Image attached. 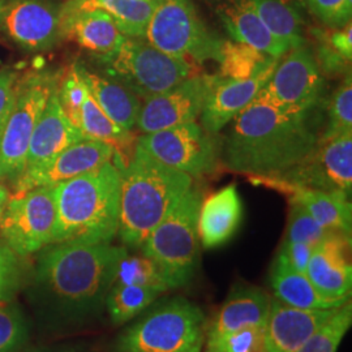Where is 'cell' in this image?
I'll list each match as a JSON object with an SVG mask.
<instances>
[{
    "label": "cell",
    "instance_id": "cell-1",
    "mask_svg": "<svg viewBox=\"0 0 352 352\" xmlns=\"http://www.w3.org/2000/svg\"><path fill=\"white\" fill-rule=\"evenodd\" d=\"M234 120L226 164L241 174L285 175L302 164L318 142L308 113L278 106L261 93Z\"/></svg>",
    "mask_w": 352,
    "mask_h": 352
},
{
    "label": "cell",
    "instance_id": "cell-2",
    "mask_svg": "<svg viewBox=\"0 0 352 352\" xmlns=\"http://www.w3.org/2000/svg\"><path fill=\"white\" fill-rule=\"evenodd\" d=\"M34 283L41 302L56 315L81 320L100 312L126 248L111 243H56L41 250Z\"/></svg>",
    "mask_w": 352,
    "mask_h": 352
},
{
    "label": "cell",
    "instance_id": "cell-3",
    "mask_svg": "<svg viewBox=\"0 0 352 352\" xmlns=\"http://www.w3.org/2000/svg\"><path fill=\"white\" fill-rule=\"evenodd\" d=\"M120 168L118 234L126 247L141 248L151 231L192 188L193 177L155 161L136 145Z\"/></svg>",
    "mask_w": 352,
    "mask_h": 352
},
{
    "label": "cell",
    "instance_id": "cell-4",
    "mask_svg": "<svg viewBox=\"0 0 352 352\" xmlns=\"http://www.w3.org/2000/svg\"><path fill=\"white\" fill-rule=\"evenodd\" d=\"M56 222L51 244L111 243L119 230L120 168L107 162L54 187Z\"/></svg>",
    "mask_w": 352,
    "mask_h": 352
},
{
    "label": "cell",
    "instance_id": "cell-5",
    "mask_svg": "<svg viewBox=\"0 0 352 352\" xmlns=\"http://www.w3.org/2000/svg\"><path fill=\"white\" fill-rule=\"evenodd\" d=\"M206 331L201 308L179 296L155 305L126 327L115 352H202Z\"/></svg>",
    "mask_w": 352,
    "mask_h": 352
},
{
    "label": "cell",
    "instance_id": "cell-6",
    "mask_svg": "<svg viewBox=\"0 0 352 352\" xmlns=\"http://www.w3.org/2000/svg\"><path fill=\"white\" fill-rule=\"evenodd\" d=\"M202 196L189 189L141 245L142 254L161 272L168 289L188 285L199 263V212Z\"/></svg>",
    "mask_w": 352,
    "mask_h": 352
},
{
    "label": "cell",
    "instance_id": "cell-7",
    "mask_svg": "<svg viewBox=\"0 0 352 352\" xmlns=\"http://www.w3.org/2000/svg\"><path fill=\"white\" fill-rule=\"evenodd\" d=\"M60 76L47 68L29 69L17 77L11 111L0 135L4 176L14 184L25 170L26 154L39 118Z\"/></svg>",
    "mask_w": 352,
    "mask_h": 352
},
{
    "label": "cell",
    "instance_id": "cell-8",
    "mask_svg": "<svg viewBox=\"0 0 352 352\" xmlns=\"http://www.w3.org/2000/svg\"><path fill=\"white\" fill-rule=\"evenodd\" d=\"M104 60L111 78L144 101L196 75L193 62L171 56L145 38L126 37L118 51Z\"/></svg>",
    "mask_w": 352,
    "mask_h": 352
},
{
    "label": "cell",
    "instance_id": "cell-9",
    "mask_svg": "<svg viewBox=\"0 0 352 352\" xmlns=\"http://www.w3.org/2000/svg\"><path fill=\"white\" fill-rule=\"evenodd\" d=\"M145 39L171 56L200 64L219 62L223 43L202 24L189 0H157Z\"/></svg>",
    "mask_w": 352,
    "mask_h": 352
},
{
    "label": "cell",
    "instance_id": "cell-10",
    "mask_svg": "<svg viewBox=\"0 0 352 352\" xmlns=\"http://www.w3.org/2000/svg\"><path fill=\"white\" fill-rule=\"evenodd\" d=\"M56 222L54 187H37L11 195L0 221L1 241L26 257L50 245Z\"/></svg>",
    "mask_w": 352,
    "mask_h": 352
},
{
    "label": "cell",
    "instance_id": "cell-11",
    "mask_svg": "<svg viewBox=\"0 0 352 352\" xmlns=\"http://www.w3.org/2000/svg\"><path fill=\"white\" fill-rule=\"evenodd\" d=\"M138 145L155 161L192 177L212 173L219 155L218 141L197 122L142 135Z\"/></svg>",
    "mask_w": 352,
    "mask_h": 352
},
{
    "label": "cell",
    "instance_id": "cell-12",
    "mask_svg": "<svg viewBox=\"0 0 352 352\" xmlns=\"http://www.w3.org/2000/svg\"><path fill=\"white\" fill-rule=\"evenodd\" d=\"M278 62L261 94L278 106L308 113L321 100L324 75L305 45L291 49Z\"/></svg>",
    "mask_w": 352,
    "mask_h": 352
},
{
    "label": "cell",
    "instance_id": "cell-13",
    "mask_svg": "<svg viewBox=\"0 0 352 352\" xmlns=\"http://www.w3.org/2000/svg\"><path fill=\"white\" fill-rule=\"evenodd\" d=\"M60 6L55 0H0V32L24 50H51L62 39Z\"/></svg>",
    "mask_w": 352,
    "mask_h": 352
},
{
    "label": "cell",
    "instance_id": "cell-14",
    "mask_svg": "<svg viewBox=\"0 0 352 352\" xmlns=\"http://www.w3.org/2000/svg\"><path fill=\"white\" fill-rule=\"evenodd\" d=\"M215 76H190L174 88L141 104L136 126L142 135L196 122L201 115Z\"/></svg>",
    "mask_w": 352,
    "mask_h": 352
},
{
    "label": "cell",
    "instance_id": "cell-15",
    "mask_svg": "<svg viewBox=\"0 0 352 352\" xmlns=\"http://www.w3.org/2000/svg\"><path fill=\"white\" fill-rule=\"evenodd\" d=\"M291 184L351 193L352 133L318 139L314 151L285 175ZM279 177V179H280ZM285 180V179H282Z\"/></svg>",
    "mask_w": 352,
    "mask_h": 352
},
{
    "label": "cell",
    "instance_id": "cell-16",
    "mask_svg": "<svg viewBox=\"0 0 352 352\" xmlns=\"http://www.w3.org/2000/svg\"><path fill=\"white\" fill-rule=\"evenodd\" d=\"M116 151L113 145L98 140L82 139L56 155L46 167L23 175L14 184L12 195L37 187H55L77 176L88 174L107 162Z\"/></svg>",
    "mask_w": 352,
    "mask_h": 352
},
{
    "label": "cell",
    "instance_id": "cell-17",
    "mask_svg": "<svg viewBox=\"0 0 352 352\" xmlns=\"http://www.w3.org/2000/svg\"><path fill=\"white\" fill-rule=\"evenodd\" d=\"M350 235L336 232L316 245L305 276L317 292L330 302L344 304L350 300L352 266Z\"/></svg>",
    "mask_w": 352,
    "mask_h": 352
},
{
    "label": "cell",
    "instance_id": "cell-18",
    "mask_svg": "<svg viewBox=\"0 0 352 352\" xmlns=\"http://www.w3.org/2000/svg\"><path fill=\"white\" fill-rule=\"evenodd\" d=\"M60 36L103 58L113 55L126 39L109 13L85 7L80 0L60 6Z\"/></svg>",
    "mask_w": 352,
    "mask_h": 352
},
{
    "label": "cell",
    "instance_id": "cell-19",
    "mask_svg": "<svg viewBox=\"0 0 352 352\" xmlns=\"http://www.w3.org/2000/svg\"><path fill=\"white\" fill-rule=\"evenodd\" d=\"M279 59L248 78L232 80L215 76L202 109V126L215 135L235 119L264 88Z\"/></svg>",
    "mask_w": 352,
    "mask_h": 352
},
{
    "label": "cell",
    "instance_id": "cell-20",
    "mask_svg": "<svg viewBox=\"0 0 352 352\" xmlns=\"http://www.w3.org/2000/svg\"><path fill=\"white\" fill-rule=\"evenodd\" d=\"M336 309H300L272 299L265 325V351H299Z\"/></svg>",
    "mask_w": 352,
    "mask_h": 352
},
{
    "label": "cell",
    "instance_id": "cell-21",
    "mask_svg": "<svg viewBox=\"0 0 352 352\" xmlns=\"http://www.w3.org/2000/svg\"><path fill=\"white\" fill-rule=\"evenodd\" d=\"M82 139L85 138L80 129L65 116L55 89L32 135L23 175L46 167L56 155Z\"/></svg>",
    "mask_w": 352,
    "mask_h": 352
},
{
    "label": "cell",
    "instance_id": "cell-22",
    "mask_svg": "<svg viewBox=\"0 0 352 352\" xmlns=\"http://www.w3.org/2000/svg\"><path fill=\"white\" fill-rule=\"evenodd\" d=\"M217 13L232 41L245 43L278 59L291 50L269 32L250 0H225L218 4Z\"/></svg>",
    "mask_w": 352,
    "mask_h": 352
},
{
    "label": "cell",
    "instance_id": "cell-23",
    "mask_svg": "<svg viewBox=\"0 0 352 352\" xmlns=\"http://www.w3.org/2000/svg\"><path fill=\"white\" fill-rule=\"evenodd\" d=\"M272 299L258 287H239L227 298L206 331V340H218L244 327H265Z\"/></svg>",
    "mask_w": 352,
    "mask_h": 352
},
{
    "label": "cell",
    "instance_id": "cell-24",
    "mask_svg": "<svg viewBox=\"0 0 352 352\" xmlns=\"http://www.w3.org/2000/svg\"><path fill=\"white\" fill-rule=\"evenodd\" d=\"M243 204L236 186L219 189L201 202L199 212V238L208 250L226 244L239 228Z\"/></svg>",
    "mask_w": 352,
    "mask_h": 352
},
{
    "label": "cell",
    "instance_id": "cell-25",
    "mask_svg": "<svg viewBox=\"0 0 352 352\" xmlns=\"http://www.w3.org/2000/svg\"><path fill=\"white\" fill-rule=\"evenodd\" d=\"M276 182V187H282L291 195V201L298 202L312 215L318 225L333 232L351 236L352 208L349 195L340 190L308 188L291 184L279 177H265Z\"/></svg>",
    "mask_w": 352,
    "mask_h": 352
},
{
    "label": "cell",
    "instance_id": "cell-26",
    "mask_svg": "<svg viewBox=\"0 0 352 352\" xmlns=\"http://www.w3.org/2000/svg\"><path fill=\"white\" fill-rule=\"evenodd\" d=\"M75 68L90 96L102 110L118 126L132 131L136 126L141 109L139 97L113 78L90 72L81 64H75Z\"/></svg>",
    "mask_w": 352,
    "mask_h": 352
},
{
    "label": "cell",
    "instance_id": "cell-27",
    "mask_svg": "<svg viewBox=\"0 0 352 352\" xmlns=\"http://www.w3.org/2000/svg\"><path fill=\"white\" fill-rule=\"evenodd\" d=\"M270 285L276 299L289 307L300 309H331L343 305L322 298L305 274L291 269L278 254L272 266Z\"/></svg>",
    "mask_w": 352,
    "mask_h": 352
},
{
    "label": "cell",
    "instance_id": "cell-28",
    "mask_svg": "<svg viewBox=\"0 0 352 352\" xmlns=\"http://www.w3.org/2000/svg\"><path fill=\"white\" fill-rule=\"evenodd\" d=\"M89 8L109 13L124 37L145 38L157 0H80Z\"/></svg>",
    "mask_w": 352,
    "mask_h": 352
},
{
    "label": "cell",
    "instance_id": "cell-29",
    "mask_svg": "<svg viewBox=\"0 0 352 352\" xmlns=\"http://www.w3.org/2000/svg\"><path fill=\"white\" fill-rule=\"evenodd\" d=\"M254 11L269 32L285 42L289 49L305 45L299 12L283 0H250Z\"/></svg>",
    "mask_w": 352,
    "mask_h": 352
},
{
    "label": "cell",
    "instance_id": "cell-30",
    "mask_svg": "<svg viewBox=\"0 0 352 352\" xmlns=\"http://www.w3.org/2000/svg\"><path fill=\"white\" fill-rule=\"evenodd\" d=\"M78 129L85 139L98 140L113 145L116 153H120L123 148L129 146L133 140L132 132L118 126L111 120L89 91L81 106Z\"/></svg>",
    "mask_w": 352,
    "mask_h": 352
},
{
    "label": "cell",
    "instance_id": "cell-31",
    "mask_svg": "<svg viewBox=\"0 0 352 352\" xmlns=\"http://www.w3.org/2000/svg\"><path fill=\"white\" fill-rule=\"evenodd\" d=\"M273 58L263 51L257 50L236 41H223L221 49V77L243 80L258 74L267 65L274 63Z\"/></svg>",
    "mask_w": 352,
    "mask_h": 352
},
{
    "label": "cell",
    "instance_id": "cell-32",
    "mask_svg": "<svg viewBox=\"0 0 352 352\" xmlns=\"http://www.w3.org/2000/svg\"><path fill=\"white\" fill-rule=\"evenodd\" d=\"M161 294V289L133 285H113L106 308L115 325H122L145 311Z\"/></svg>",
    "mask_w": 352,
    "mask_h": 352
},
{
    "label": "cell",
    "instance_id": "cell-33",
    "mask_svg": "<svg viewBox=\"0 0 352 352\" xmlns=\"http://www.w3.org/2000/svg\"><path fill=\"white\" fill-rule=\"evenodd\" d=\"M351 324L352 304L349 300L336 309L298 352H337Z\"/></svg>",
    "mask_w": 352,
    "mask_h": 352
},
{
    "label": "cell",
    "instance_id": "cell-34",
    "mask_svg": "<svg viewBox=\"0 0 352 352\" xmlns=\"http://www.w3.org/2000/svg\"><path fill=\"white\" fill-rule=\"evenodd\" d=\"M113 285H133L154 287L166 292L168 289L161 272L151 258L142 256H126L116 267Z\"/></svg>",
    "mask_w": 352,
    "mask_h": 352
},
{
    "label": "cell",
    "instance_id": "cell-35",
    "mask_svg": "<svg viewBox=\"0 0 352 352\" xmlns=\"http://www.w3.org/2000/svg\"><path fill=\"white\" fill-rule=\"evenodd\" d=\"M327 118L329 123L322 136L331 138L352 133V80L350 74L333 94Z\"/></svg>",
    "mask_w": 352,
    "mask_h": 352
},
{
    "label": "cell",
    "instance_id": "cell-36",
    "mask_svg": "<svg viewBox=\"0 0 352 352\" xmlns=\"http://www.w3.org/2000/svg\"><path fill=\"white\" fill-rule=\"evenodd\" d=\"M333 234L336 232L318 225L302 205L291 201L286 240L300 241L315 248L316 245H318L322 240L327 239V236Z\"/></svg>",
    "mask_w": 352,
    "mask_h": 352
},
{
    "label": "cell",
    "instance_id": "cell-37",
    "mask_svg": "<svg viewBox=\"0 0 352 352\" xmlns=\"http://www.w3.org/2000/svg\"><path fill=\"white\" fill-rule=\"evenodd\" d=\"M205 352H266L265 327H244L206 342Z\"/></svg>",
    "mask_w": 352,
    "mask_h": 352
},
{
    "label": "cell",
    "instance_id": "cell-38",
    "mask_svg": "<svg viewBox=\"0 0 352 352\" xmlns=\"http://www.w3.org/2000/svg\"><path fill=\"white\" fill-rule=\"evenodd\" d=\"M28 340V329L19 307H0V352H20Z\"/></svg>",
    "mask_w": 352,
    "mask_h": 352
},
{
    "label": "cell",
    "instance_id": "cell-39",
    "mask_svg": "<svg viewBox=\"0 0 352 352\" xmlns=\"http://www.w3.org/2000/svg\"><path fill=\"white\" fill-rule=\"evenodd\" d=\"M87 93H88V89L80 78L74 64L69 68V71L59 78V82L56 87V94L65 116L76 128H78L80 111H81V106L85 100Z\"/></svg>",
    "mask_w": 352,
    "mask_h": 352
},
{
    "label": "cell",
    "instance_id": "cell-40",
    "mask_svg": "<svg viewBox=\"0 0 352 352\" xmlns=\"http://www.w3.org/2000/svg\"><path fill=\"white\" fill-rule=\"evenodd\" d=\"M23 257L0 241V307L10 304L23 283Z\"/></svg>",
    "mask_w": 352,
    "mask_h": 352
},
{
    "label": "cell",
    "instance_id": "cell-41",
    "mask_svg": "<svg viewBox=\"0 0 352 352\" xmlns=\"http://www.w3.org/2000/svg\"><path fill=\"white\" fill-rule=\"evenodd\" d=\"M316 17L329 28H342L351 23L352 0H305Z\"/></svg>",
    "mask_w": 352,
    "mask_h": 352
},
{
    "label": "cell",
    "instance_id": "cell-42",
    "mask_svg": "<svg viewBox=\"0 0 352 352\" xmlns=\"http://www.w3.org/2000/svg\"><path fill=\"white\" fill-rule=\"evenodd\" d=\"M312 251L314 247H311L309 244L285 240L280 251L278 252V256H280L291 269L305 274Z\"/></svg>",
    "mask_w": 352,
    "mask_h": 352
},
{
    "label": "cell",
    "instance_id": "cell-43",
    "mask_svg": "<svg viewBox=\"0 0 352 352\" xmlns=\"http://www.w3.org/2000/svg\"><path fill=\"white\" fill-rule=\"evenodd\" d=\"M17 77L19 76L12 69L0 71V135L11 111Z\"/></svg>",
    "mask_w": 352,
    "mask_h": 352
},
{
    "label": "cell",
    "instance_id": "cell-44",
    "mask_svg": "<svg viewBox=\"0 0 352 352\" xmlns=\"http://www.w3.org/2000/svg\"><path fill=\"white\" fill-rule=\"evenodd\" d=\"M324 36L327 38L330 46L340 55L351 62L352 59V26L351 23L342 28H329L327 30H322Z\"/></svg>",
    "mask_w": 352,
    "mask_h": 352
},
{
    "label": "cell",
    "instance_id": "cell-45",
    "mask_svg": "<svg viewBox=\"0 0 352 352\" xmlns=\"http://www.w3.org/2000/svg\"><path fill=\"white\" fill-rule=\"evenodd\" d=\"M10 197H11L10 189L7 188L3 183H0V221L3 218V214H4V210L7 208V204L10 201Z\"/></svg>",
    "mask_w": 352,
    "mask_h": 352
},
{
    "label": "cell",
    "instance_id": "cell-46",
    "mask_svg": "<svg viewBox=\"0 0 352 352\" xmlns=\"http://www.w3.org/2000/svg\"><path fill=\"white\" fill-rule=\"evenodd\" d=\"M6 179L4 176V170H3V164H1V158H0V183Z\"/></svg>",
    "mask_w": 352,
    "mask_h": 352
},
{
    "label": "cell",
    "instance_id": "cell-47",
    "mask_svg": "<svg viewBox=\"0 0 352 352\" xmlns=\"http://www.w3.org/2000/svg\"><path fill=\"white\" fill-rule=\"evenodd\" d=\"M37 352H78L76 350H42V351Z\"/></svg>",
    "mask_w": 352,
    "mask_h": 352
}]
</instances>
